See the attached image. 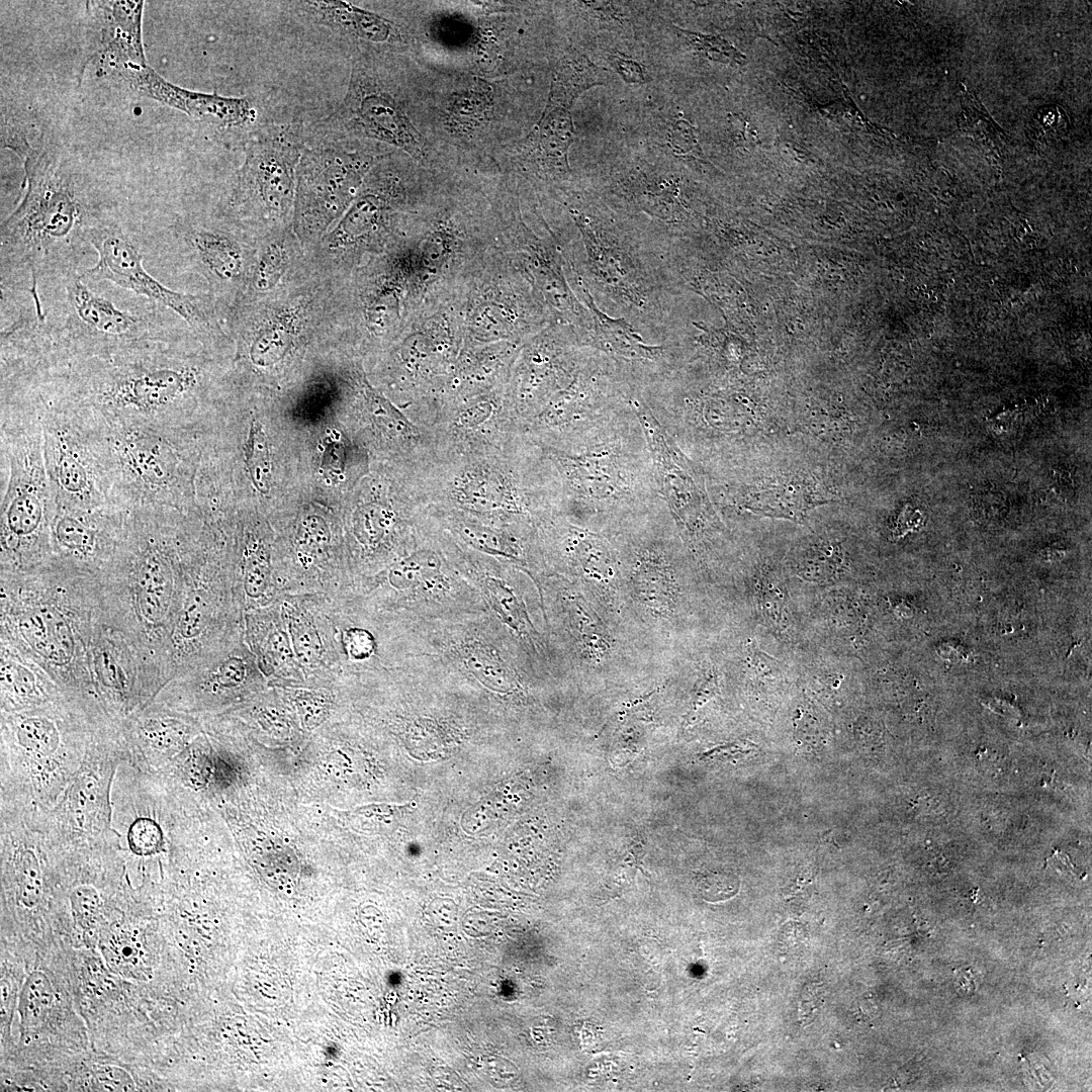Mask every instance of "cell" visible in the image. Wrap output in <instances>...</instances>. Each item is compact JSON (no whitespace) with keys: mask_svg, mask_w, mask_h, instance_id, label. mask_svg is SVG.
<instances>
[{"mask_svg":"<svg viewBox=\"0 0 1092 1092\" xmlns=\"http://www.w3.org/2000/svg\"><path fill=\"white\" fill-rule=\"evenodd\" d=\"M39 302L20 303L1 326V363L20 374L172 342L164 315L169 309L127 290L115 296L93 288L79 271L41 283Z\"/></svg>","mask_w":1092,"mask_h":1092,"instance_id":"1","label":"cell"},{"mask_svg":"<svg viewBox=\"0 0 1092 1092\" xmlns=\"http://www.w3.org/2000/svg\"><path fill=\"white\" fill-rule=\"evenodd\" d=\"M533 444L551 512L577 526L615 536L666 509L633 405L565 448Z\"/></svg>","mask_w":1092,"mask_h":1092,"instance_id":"2","label":"cell"},{"mask_svg":"<svg viewBox=\"0 0 1092 1092\" xmlns=\"http://www.w3.org/2000/svg\"><path fill=\"white\" fill-rule=\"evenodd\" d=\"M581 242L575 284L596 304L622 317L654 343L673 341L684 282L672 264L671 243L590 192L568 204Z\"/></svg>","mask_w":1092,"mask_h":1092,"instance_id":"3","label":"cell"},{"mask_svg":"<svg viewBox=\"0 0 1092 1092\" xmlns=\"http://www.w3.org/2000/svg\"><path fill=\"white\" fill-rule=\"evenodd\" d=\"M26 190L1 223V291L39 298L41 283L79 271L91 229L109 216L97 187L44 147L24 159Z\"/></svg>","mask_w":1092,"mask_h":1092,"instance_id":"4","label":"cell"},{"mask_svg":"<svg viewBox=\"0 0 1092 1092\" xmlns=\"http://www.w3.org/2000/svg\"><path fill=\"white\" fill-rule=\"evenodd\" d=\"M200 382V367L180 356L172 342H152L50 368L25 385L100 423L178 428Z\"/></svg>","mask_w":1092,"mask_h":1092,"instance_id":"5","label":"cell"},{"mask_svg":"<svg viewBox=\"0 0 1092 1092\" xmlns=\"http://www.w3.org/2000/svg\"><path fill=\"white\" fill-rule=\"evenodd\" d=\"M411 477L424 508L522 528H537L552 514L538 478L533 444L525 436L500 451L435 455Z\"/></svg>","mask_w":1092,"mask_h":1092,"instance_id":"6","label":"cell"},{"mask_svg":"<svg viewBox=\"0 0 1092 1092\" xmlns=\"http://www.w3.org/2000/svg\"><path fill=\"white\" fill-rule=\"evenodd\" d=\"M101 727L77 701L2 714L1 806L50 812Z\"/></svg>","mask_w":1092,"mask_h":1092,"instance_id":"7","label":"cell"},{"mask_svg":"<svg viewBox=\"0 0 1092 1092\" xmlns=\"http://www.w3.org/2000/svg\"><path fill=\"white\" fill-rule=\"evenodd\" d=\"M0 441L2 573H23L55 555L42 426L26 392L1 391Z\"/></svg>","mask_w":1092,"mask_h":1092,"instance_id":"8","label":"cell"},{"mask_svg":"<svg viewBox=\"0 0 1092 1092\" xmlns=\"http://www.w3.org/2000/svg\"><path fill=\"white\" fill-rule=\"evenodd\" d=\"M94 421L102 439L113 505L126 511H179L186 494L189 460L179 428Z\"/></svg>","mask_w":1092,"mask_h":1092,"instance_id":"9","label":"cell"},{"mask_svg":"<svg viewBox=\"0 0 1092 1092\" xmlns=\"http://www.w3.org/2000/svg\"><path fill=\"white\" fill-rule=\"evenodd\" d=\"M40 417L54 506L95 510L114 506L97 423L86 413L28 388Z\"/></svg>","mask_w":1092,"mask_h":1092,"instance_id":"10","label":"cell"},{"mask_svg":"<svg viewBox=\"0 0 1092 1092\" xmlns=\"http://www.w3.org/2000/svg\"><path fill=\"white\" fill-rule=\"evenodd\" d=\"M636 394L606 357L588 348L573 381L521 432L535 444L562 449L628 411Z\"/></svg>","mask_w":1092,"mask_h":1092,"instance_id":"11","label":"cell"},{"mask_svg":"<svg viewBox=\"0 0 1092 1092\" xmlns=\"http://www.w3.org/2000/svg\"><path fill=\"white\" fill-rule=\"evenodd\" d=\"M126 753L119 728L103 727L95 733L84 761L47 814L52 834L65 844L98 841L111 836L113 778Z\"/></svg>","mask_w":1092,"mask_h":1092,"instance_id":"12","label":"cell"},{"mask_svg":"<svg viewBox=\"0 0 1092 1092\" xmlns=\"http://www.w3.org/2000/svg\"><path fill=\"white\" fill-rule=\"evenodd\" d=\"M632 405L649 445L657 488L682 540L693 549L708 545L721 531L705 476L657 422L640 394Z\"/></svg>","mask_w":1092,"mask_h":1092,"instance_id":"13","label":"cell"},{"mask_svg":"<svg viewBox=\"0 0 1092 1092\" xmlns=\"http://www.w3.org/2000/svg\"><path fill=\"white\" fill-rule=\"evenodd\" d=\"M89 241L97 260L80 272L86 281L109 282L145 297L175 312L198 333H219L209 301L172 290L151 275L144 267L138 241L116 219L109 215L100 220L91 229Z\"/></svg>","mask_w":1092,"mask_h":1092,"instance_id":"14","label":"cell"},{"mask_svg":"<svg viewBox=\"0 0 1092 1092\" xmlns=\"http://www.w3.org/2000/svg\"><path fill=\"white\" fill-rule=\"evenodd\" d=\"M576 287L589 310L585 322L574 328L579 344L606 357L636 392L640 394L684 367L689 352L682 340L651 342L624 318L604 312L586 288Z\"/></svg>","mask_w":1092,"mask_h":1092,"instance_id":"15","label":"cell"},{"mask_svg":"<svg viewBox=\"0 0 1092 1092\" xmlns=\"http://www.w3.org/2000/svg\"><path fill=\"white\" fill-rule=\"evenodd\" d=\"M587 351L567 324L543 332L519 349L506 392L520 429L573 381Z\"/></svg>","mask_w":1092,"mask_h":1092,"instance_id":"16","label":"cell"},{"mask_svg":"<svg viewBox=\"0 0 1092 1092\" xmlns=\"http://www.w3.org/2000/svg\"><path fill=\"white\" fill-rule=\"evenodd\" d=\"M610 207L635 217L642 213L650 228L671 244H680L692 218L689 195L672 171L634 168L619 171L596 193Z\"/></svg>","mask_w":1092,"mask_h":1092,"instance_id":"17","label":"cell"},{"mask_svg":"<svg viewBox=\"0 0 1092 1092\" xmlns=\"http://www.w3.org/2000/svg\"><path fill=\"white\" fill-rule=\"evenodd\" d=\"M506 386L441 410L430 427L435 455L500 451L516 443L523 434L510 407Z\"/></svg>","mask_w":1092,"mask_h":1092,"instance_id":"18","label":"cell"},{"mask_svg":"<svg viewBox=\"0 0 1092 1092\" xmlns=\"http://www.w3.org/2000/svg\"><path fill=\"white\" fill-rule=\"evenodd\" d=\"M537 540L542 561L579 577L601 594L619 588L625 562L616 536L550 514L538 525Z\"/></svg>","mask_w":1092,"mask_h":1092,"instance_id":"19","label":"cell"},{"mask_svg":"<svg viewBox=\"0 0 1092 1092\" xmlns=\"http://www.w3.org/2000/svg\"><path fill=\"white\" fill-rule=\"evenodd\" d=\"M305 686H336L343 661L333 613V598L322 594H285L278 600Z\"/></svg>","mask_w":1092,"mask_h":1092,"instance_id":"20","label":"cell"},{"mask_svg":"<svg viewBox=\"0 0 1092 1092\" xmlns=\"http://www.w3.org/2000/svg\"><path fill=\"white\" fill-rule=\"evenodd\" d=\"M179 707L212 708L255 696L269 687L243 634L201 664L175 677Z\"/></svg>","mask_w":1092,"mask_h":1092,"instance_id":"21","label":"cell"},{"mask_svg":"<svg viewBox=\"0 0 1092 1092\" xmlns=\"http://www.w3.org/2000/svg\"><path fill=\"white\" fill-rule=\"evenodd\" d=\"M423 519L424 507L413 486L411 472L394 499L375 497L358 504L351 513L349 535L359 570L369 571L390 555L395 561L403 557L398 550L406 545L407 531L420 526Z\"/></svg>","mask_w":1092,"mask_h":1092,"instance_id":"22","label":"cell"},{"mask_svg":"<svg viewBox=\"0 0 1092 1092\" xmlns=\"http://www.w3.org/2000/svg\"><path fill=\"white\" fill-rule=\"evenodd\" d=\"M368 165L358 153L331 147L304 150L296 170L301 219L328 223L349 201Z\"/></svg>","mask_w":1092,"mask_h":1092,"instance_id":"23","label":"cell"},{"mask_svg":"<svg viewBox=\"0 0 1092 1092\" xmlns=\"http://www.w3.org/2000/svg\"><path fill=\"white\" fill-rule=\"evenodd\" d=\"M128 511L116 506L95 510L54 506L51 539L54 554L93 571L111 558Z\"/></svg>","mask_w":1092,"mask_h":1092,"instance_id":"24","label":"cell"},{"mask_svg":"<svg viewBox=\"0 0 1092 1092\" xmlns=\"http://www.w3.org/2000/svg\"><path fill=\"white\" fill-rule=\"evenodd\" d=\"M338 116L368 138L400 148L417 158L422 154L420 135L399 103L359 67L354 68Z\"/></svg>","mask_w":1092,"mask_h":1092,"instance_id":"25","label":"cell"},{"mask_svg":"<svg viewBox=\"0 0 1092 1092\" xmlns=\"http://www.w3.org/2000/svg\"><path fill=\"white\" fill-rule=\"evenodd\" d=\"M301 153L287 133L260 136L248 144L241 184L252 190L269 213L284 214L289 209Z\"/></svg>","mask_w":1092,"mask_h":1092,"instance_id":"26","label":"cell"},{"mask_svg":"<svg viewBox=\"0 0 1092 1092\" xmlns=\"http://www.w3.org/2000/svg\"><path fill=\"white\" fill-rule=\"evenodd\" d=\"M424 510L436 526L448 531L460 544L477 553L524 566L542 560L537 528L498 526L453 510L430 507Z\"/></svg>","mask_w":1092,"mask_h":1092,"instance_id":"27","label":"cell"},{"mask_svg":"<svg viewBox=\"0 0 1092 1092\" xmlns=\"http://www.w3.org/2000/svg\"><path fill=\"white\" fill-rule=\"evenodd\" d=\"M125 79L135 92L208 123L240 125L252 116L253 109L247 98L181 88L164 79L149 65L128 73Z\"/></svg>","mask_w":1092,"mask_h":1092,"instance_id":"28","label":"cell"},{"mask_svg":"<svg viewBox=\"0 0 1092 1092\" xmlns=\"http://www.w3.org/2000/svg\"><path fill=\"white\" fill-rule=\"evenodd\" d=\"M243 631L245 641L269 686L306 685L292 649L279 601L265 608L245 612Z\"/></svg>","mask_w":1092,"mask_h":1092,"instance_id":"29","label":"cell"},{"mask_svg":"<svg viewBox=\"0 0 1092 1092\" xmlns=\"http://www.w3.org/2000/svg\"><path fill=\"white\" fill-rule=\"evenodd\" d=\"M144 1H99L92 26L97 29V54L122 76L147 66L143 44Z\"/></svg>","mask_w":1092,"mask_h":1092,"instance_id":"30","label":"cell"},{"mask_svg":"<svg viewBox=\"0 0 1092 1092\" xmlns=\"http://www.w3.org/2000/svg\"><path fill=\"white\" fill-rule=\"evenodd\" d=\"M234 567L235 593L243 614L276 603L282 596L273 546L266 530L252 523L243 530Z\"/></svg>","mask_w":1092,"mask_h":1092,"instance_id":"31","label":"cell"},{"mask_svg":"<svg viewBox=\"0 0 1092 1092\" xmlns=\"http://www.w3.org/2000/svg\"><path fill=\"white\" fill-rule=\"evenodd\" d=\"M181 236L192 251L196 261L217 284L235 282L243 270V257L239 245L218 229L186 226Z\"/></svg>","mask_w":1092,"mask_h":1092,"instance_id":"32","label":"cell"},{"mask_svg":"<svg viewBox=\"0 0 1092 1092\" xmlns=\"http://www.w3.org/2000/svg\"><path fill=\"white\" fill-rule=\"evenodd\" d=\"M297 4L321 24L369 41L384 42L391 34L388 20L345 1H302Z\"/></svg>","mask_w":1092,"mask_h":1092,"instance_id":"33","label":"cell"},{"mask_svg":"<svg viewBox=\"0 0 1092 1092\" xmlns=\"http://www.w3.org/2000/svg\"><path fill=\"white\" fill-rule=\"evenodd\" d=\"M574 139L570 109L545 106L534 133V144L545 170L562 177L569 174L568 150Z\"/></svg>","mask_w":1092,"mask_h":1092,"instance_id":"34","label":"cell"},{"mask_svg":"<svg viewBox=\"0 0 1092 1092\" xmlns=\"http://www.w3.org/2000/svg\"><path fill=\"white\" fill-rule=\"evenodd\" d=\"M606 72L582 53L567 52L557 63L546 107L570 109L574 100L592 87L604 85Z\"/></svg>","mask_w":1092,"mask_h":1092,"instance_id":"35","label":"cell"},{"mask_svg":"<svg viewBox=\"0 0 1092 1092\" xmlns=\"http://www.w3.org/2000/svg\"><path fill=\"white\" fill-rule=\"evenodd\" d=\"M483 588L495 612L516 632L531 638L532 625L509 584L502 578L485 573L481 579Z\"/></svg>","mask_w":1092,"mask_h":1092,"instance_id":"36","label":"cell"},{"mask_svg":"<svg viewBox=\"0 0 1092 1092\" xmlns=\"http://www.w3.org/2000/svg\"><path fill=\"white\" fill-rule=\"evenodd\" d=\"M54 1000L53 989L47 976L41 972L29 975L22 988L18 1012L23 1029L37 1027L47 1016Z\"/></svg>","mask_w":1092,"mask_h":1092,"instance_id":"37","label":"cell"},{"mask_svg":"<svg viewBox=\"0 0 1092 1092\" xmlns=\"http://www.w3.org/2000/svg\"><path fill=\"white\" fill-rule=\"evenodd\" d=\"M104 954L108 965L123 976L143 979L148 974L142 944L127 930H118L110 936Z\"/></svg>","mask_w":1092,"mask_h":1092,"instance_id":"38","label":"cell"},{"mask_svg":"<svg viewBox=\"0 0 1092 1092\" xmlns=\"http://www.w3.org/2000/svg\"><path fill=\"white\" fill-rule=\"evenodd\" d=\"M571 605L572 621L580 646L589 659L600 661L610 650L609 635L584 601L574 598Z\"/></svg>","mask_w":1092,"mask_h":1092,"instance_id":"39","label":"cell"},{"mask_svg":"<svg viewBox=\"0 0 1092 1092\" xmlns=\"http://www.w3.org/2000/svg\"><path fill=\"white\" fill-rule=\"evenodd\" d=\"M463 661L476 678L491 689L507 691L514 684L510 668L488 648L479 645L467 647L463 652Z\"/></svg>","mask_w":1092,"mask_h":1092,"instance_id":"40","label":"cell"},{"mask_svg":"<svg viewBox=\"0 0 1092 1092\" xmlns=\"http://www.w3.org/2000/svg\"><path fill=\"white\" fill-rule=\"evenodd\" d=\"M245 458L254 486L259 492L268 493L272 482V463L268 442L258 421L252 423L246 443Z\"/></svg>","mask_w":1092,"mask_h":1092,"instance_id":"41","label":"cell"},{"mask_svg":"<svg viewBox=\"0 0 1092 1092\" xmlns=\"http://www.w3.org/2000/svg\"><path fill=\"white\" fill-rule=\"evenodd\" d=\"M69 903L76 924L83 930L95 927L101 916L103 899L100 892L91 884H80L69 894Z\"/></svg>","mask_w":1092,"mask_h":1092,"instance_id":"42","label":"cell"},{"mask_svg":"<svg viewBox=\"0 0 1092 1092\" xmlns=\"http://www.w3.org/2000/svg\"><path fill=\"white\" fill-rule=\"evenodd\" d=\"M290 344L289 331L279 326L269 328L254 341L250 352L251 359L258 366L273 365L284 357Z\"/></svg>","mask_w":1092,"mask_h":1092,"instance_id":"43","label":"cell"},{"mask_svg":"<svg viewBox=\"0 0 1092 1092\" xmlns=\"http://www.w3.org/2000/svg\"><path fill=\"white\" fill-rule=\"evenodd\" d=\"M676 28V32L689 46L699 52H703L713 60L727 59L737 64H743L745 59L734 47L720 36L706 35L699 32Z\"/></svg>","mask_w":1092,"mask_h":1092,"instance_id":"44","label":"cell"},{"mask_svg":"<svg viewBox=\"0 0 1092 1092\" xmlns=\"http://www.w3.org/2000/svg\"><path fill=\"white\" fill-rule=\"evenodd\" d=\"M286 266V256L278 244L270 245L261 257L256 269L254 282L259 290L273 288L282 276Z\"/></svg>","mask_w":1092,"mask_h":1092,"instance_id":"45","label":"cell"},{"mask_svg":"<svg viewBox=\"0 0 1092 1092\" xmlns=\"http://www.w3.org/2000/svg\"><path fill=\"white\" fill-rule=\"evenodd\" d=\"M666 144L673 155L680 158H702L693 126L684 119L675 120L668 127Z\"/></svg>","mask_w":1092,"mask_h":1092,"instance_id":"46","label":"cell"},{"mask_svg":"<svg viewBox=\"0 0 1092 1092\" xmlns=\"http://www.w3.org/2000/svg\"><path fill=\"white\" fill-rule=\"evenodd\" d=\"M609 63L626 83L644 84L651 80L646 68L633 59L614 54L609 57Z\"/></svg>","mask_w":1092,"mask_h":1092,"instance_id":"47","label":"cell"},{"mask_svg":"<svg viewBox=\"0 0 1092 1092\" xmlns=\"http://www.w3.org/2000/svg\"><path fill=\"white\" fill-rule=\"evenodd\" d=\"M98 1086L104 1091H130L133 1083L130 1076L114 1066H102L95 1071Z\"/></svg>","mask_w":1092,"mask_h":1092,"instance_id":"48","label":"cell"},{"mask_svg":"<svg viewBox=\"0 0 1092 1092\" xmlns=\"http://www.w3.org/2000/svg\"><path fill=\"white\" fill-rule=\"evenodd\" d=\"M345 448L341 443H332L326 450L323 468L331 475V478L338 479L345 471Z\"/></svg>","mask_w":1092,"mask_h":1092,"instance_id":"49","label":"cell"}]
</instances>
